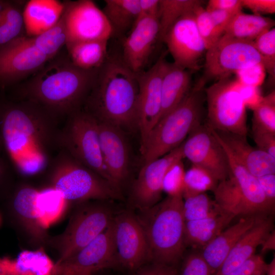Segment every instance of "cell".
I'll use <instances>...</instances> for the list:
<instances>
[{
    "label": "cell",
    "instance_id": "cell-32",
    "mask_svg": "<svg viewBox=\"0 0 275 275\" xmlns=\"http://www.w3.org/2000/svg\"><path fill=\"white\" fill-rule=\"evenodd\" d=\"M102 10L112 30L113 35L121 36L131 30L140 11L139 0H105Z\"/></svg>",
    "mask_w": 275,
    "mask_h": 275
},
{
    "label": "cell",
    "instance_id": "cell-18",
    "mask_svg": "<svg viewBox=\"0 0 275 275\" xmlns=\"http://www.w3.org/2000/svg\"><path fill=\"white\" fill-rule=\"evenodd\" d=\"M182 144L163 156L144 163L130 191L129 200L134 208L144 210L159 202L166 172L172 164L184 158Z\"/></svg>",
    "mask_w": 275,
    "mask_h": 275
},
{
    "label": "cell",
    "instance_id": "cell-6",
    "mask_svg": "<svg viewBox=\"0 0 275 275\" xmlns=\"http://www.w3.org/2000/svg\"><path fill=\"white\" fill-rule=\"evenodd\" d=\"M50 187L61 193L70 202L107 201L121 198L107 181L60 149L49 166Z\"/></svg>",
    "mask_w": 275,
    "mask_h": 275
},
{
    "label": "cell",
    "instance_id": "cell-5",
    "mask_svg": "<svg viewBox=\"0 0 275 275\" xmlns=\"http://www.w3.org/2000/svg\"><path fill=\"white\" fill-rule=\"evenodd\" d=\"M205 84L200 79L184 99L156 123L142 154L144 163L179 146L201 124Z\"/></svg>",
    "mask_w": 275,
    "mask_h": 275
},
{
    "label": "cell",
    "instance_id": "cell-45",
    "mask_svg": "<svg viewBox=\"0 0 275 275\" xmlns=\"http://www.w3.org/2000/svg\"><path fill=\"white\" fill-rule=\"evenodd\" d=\"M242 7L251 10L255 15L274 14V0H241Z\"/></svg>",
    "mask_w": 275,
    "mask_h": 275
},
{
    "label": "cell",
    "instance_id": "cell-19",
    "mask_svg": "<svg viewBox=\"0 0 275 275\" xmlns=\"http://www.w3.org/2000/svg\"><path fill=\"white\" fill-rule=\"evenodd\" d=\"M171 54L174 63L188 70H197L206 49L197 29L193 12L180 18L162 41Z\"/></svg>",
    "mask_w": 275,
    "mask_h": 275
},
{
    "label": "cell",
    "instance_id": "cell-56",
    "mask_svg": "<svg viewBox=\"0 0 275 275\" xmlns=\"http://www.w3.org/2000/svg\"><path fill=\"white\" fill-rule=\"evenodd\" d=\"M1 224V215H0V225Z\"/></svg>",
    "mask_w": 275,
    "mask_h": 275
},
{
    "label": "cell",
    "instance_id": "cell-12",
    "mask_svg": "<svg viewBox=\"0 0 275 275\" xmlns=\"http://www.w3.org/2000/svg\"><path fill=\"white\" fill-rule=\"evenodd\" d=\"M168 62L163 55L147 70L137 74L139 93L137 127L142 154L150 133L158 122L161 109V84Z\"/></svg>",
    "mask_w": 275,
    "mask_h": 275
},
{
    "label": "cell",
    "instance_id": "cell-54",
    "mask_svg": "<svg viewBox=\"0 0 275 275\" xmlns=\"http://www.w3.org/2000/svg\"><path fill=\"white\" fill-rule=\"evenodd\" d=\"M265 275H275V257L269 263H266Z\"/></svg>",
    "mask_w": 275,
    "mask_h": 275
},
{
    "label": "cell",
    "instance_id": "cell-46",
    "mask_svg": "<svg viewBox=\"0 0 275 275\" xmlns=\"http://www.w3.org/2000/svg\"><path fill=\"white\" fill-rule=\"evenodd\" d=\"M257 148L275 157V133L253 131Z\"/></svg>",
    "mask_w": 275,
    "mask_h": 275
},
{
    "label": "cell",
    "instance_id": "cell-31",
    "mask_svg": "<svg viewBox=\"0 0 275 275\" xmlns=\"http://www.w3.org/2000/svg\"><path fill=\"white\" fill-rule=\"evenodd\" d=\"M69 202L61 193L48 187L39 190L35 202L38 223L44 230L61 219L66 213Z\"/></svg>",
    "mask_w": 275,
    "mask_h": 275
},
{
    "label": "cell",
    "instance_id": "cell-20",
    "mask_svg": "<svg viewBox=\"0 0 275 275\" xmlns=\"http://www.w3.org/2000/svg\"><path fill=\"white\" fill-rule=\"evenodd\" d=\"M97 121L105 167L114 187L122 195L130 169V151L125 131L115 125Z\"/></svg>",
    "mask_w": 275,
    "mask_h": 275
},
{
    "label": "cell",
    "instance_id": "cell-14",
    "mask_svg": "<svg viewBox=\"0 0 275 275\" xmlns=\"http://www.w3.org/2000/svg\"><path fill=\"white\" fill-rule=\"evenodd\" d=\"M67 43L109 40L112 30L103 12L91 0L64 1Z\"/></svg>",
    "mask_w": 275,
    "mask_h": 275
},
{
    "label": "cell",
    "instance_id": "cell-13",
    "mask_svg": "<svg viewBox=\"0 0 275 275\" xmlns=\"http://www.w3.org/2000/svg\"><path fill=\"white\" fill-rule=\"evenodd\" d=\"M49 60L26 36L1 47L0 88H6L34 75Z\"/></svg>",
    "mask_w": 275,
    "mask_h": 275
},
{
    "label": "cell",
    "instance_id": "cell-40",
    "mask_svg": "<svg viewBox=\"0 0 275 275\" xmlns=\"http://www.w3.org/2000/svg\"><path fill=\"white\" fill-rule=\"evenodd\" d=\"M253 42L264 60V68L274 78L275 76V28L273 27L264 32Z\"/></svg>",
    "mask_w": 275,
    "mask_h": 275
},
{
    "label": "cell",
    "instance_id": "cell-8",
    "mask_svg": "<svg viewBox=\"0 0 275 275\" xmlns=\"http://www.w3.org/2000/svg\"><path fill=\"white\" fill-rule=\"evenodd\" d=\"M114 217L113 208L106 201L79 203L64 231L48 239L47 244L59 255L56 263L71 257L90 243L108 227Z\"/></svg>",
    "mask_w": 275,
    "mask_h": 275
},
{
    "label": "cell",
    "instance_id": "cell-22",
    "mask_svg": "<svg viewBox=\"0 0 275 275\" xmlns=\"http://www.w3.org/2000/svg\"><path fill=\"white\" fill-rule=\"evenodd\" d=\"M38 190L27 184H20L10 194L7 212L11 222L36 244H47L49 237L39 225L35 212Z\"/></svg>",
    "mask_w": 275,
    "mask_h": 275
},
{
    "label": "cell",
    "instance_id": "cell-34",
    "mask_svg": "<svg viewBox=\"0 0 275 275\" xmlns=\"http://www.w3.org/2000/svg\"><path fill=\"white\" fill-rule=\"evenodd\" d=\"M25 3L0 1V47L23 36V9Z\"/></svg>",
    "mask_w": 275,
    "mask_h": 275
},
{
    "label": "cell",
    "instance_id": "cell-29",
    "mask_svg": "<svg viewBox=\"0 0 275 275\" xmlns=\"http://www.w3.org/2000/svg\"><path fill=\"white\" fill-rule=\"evenodd\" d=\"M235 218L223 212L208 217L185 222V245L201 249L213 239Z\"/></svg>",
    "mask_w": 275,
    "mask_h": 275
},
{
    "label": "cell",
    "instance_id": "cell-26",
    "mask_svg": "<svg viewBox=\"0 0 275 275\" xmlns=\"http://www.w3.org/2000/svg\"><path fill=\"white\" fill-rule=\"evenodd\" d=\"M0 275H56V262L43 248L24 250L14 258L0 257Z\"/></svg>",
    "mask_w": 275,
    "mask_h": 275
},
{
    "label": "cell",
    "instance_id": "cell-9",
    "mask_svg": "<svg viewBox=\"0 0 275 275\" xmlns=\"http://www.w3.org/2000/svg\"><path fill=\"white\" fill-rule=\"evenodd\" d=\"M58 142L59 150H65L114 187L103 162L98 122L92 115L81 108L68 116L59 130Z\"/></svg>",
    "mask_w": 275,
    "mask_h": 275
},
{
    "label": "cell",
    "instance_id": "cell-53",
    "mask_svg": "<svg viewBox=\"0 0 275 275\" xmlns=\"http://www.w3.org/2000/svg\"><path fill=\"white\" fill-rule=\"evenodd\" d=\"M261 255L275 250V230H272L262 242Z\"/></svg>",
    "mask_w": 275,
    "mask_h": 275
},
{
    "label": "cell",
    "instance_id": "cell-35",
    "mask_svg": "<svg viewBox=\"0 0 275 275\" xmlns=\"http://www.w3.org/2000/svg\"><path fill=\"white\" fill-rule=\"evenodd\" d=\"M204 1L201 0H159L158 18L159 41L162 42L173 24L182 16L192 12Z\"/></svg>",
    "mask_w": 275,
    "mask_h": 275
},
{
    "label": "cell",
    "instance_id": "cell-23",
    "mask_svg": "<svg viewBox=\"0 0 275 275\" xmlns=\"http://www.w3.org/2000/svg\"><path fill=\"white\" fill-rule=\"evenodd\" d=\"M209 128L221 145L252 175L258 177L275 174V157L253 147L246 136Z\"/></svg>",
    "mask_w": 275,
    "mask_h": 275
},
{
    "label": "cell",
    "instance_id": "cell-2",
    "mask_svg": "<svg viewBox=\"0 0 275 275\" xmlns=\"http://www.w3.org/2000/svg\"><path fill=\"white\" fill-rule=\"evenodd\" d=\"M98 69H80L59 53L20 88V99L37 103L59 119L67 117L82 108Z\"/></svg>",
    "mask_w": 275,
    "mask_h": 275
},
{
    "label": "cell",
    "instance_id": "cell-7",
    "mask_svg": "<svg viewBox=\"0 0 275 275\" xmlns=\"http://www.w3.org/2000/svg\"><path fill=\"white\" fill-rule=\"evenodd\" d=\"M223 147L230 173L227 178L218 182L213 191L216 204L224 212L235 217L273 215L275 205L267 199L257 178Z\"/></svg>",
    "mask_w": 275,
    "mask_h": 275
},
{
    "label": "cell",
    "instance_id": "cell-24",
    "mask_svg": "<svg viewBox=\"0 0 275 275\" xmlns=\"http://www.w3.org/2000/svg\"><path fill=\"white\" fill-rule=\"evenodd\" d=\"M274 229L272 215L259 217L238 240L215 275H225L251 258L267 235Z\"/></svg>",
    "mask_w": 275,
    "mask_h": 275
},
{
    "label": "cell",
    "instance_id": "cell-49",
    "mask_svg": "<svg viewBox=\"0 0 275 275\" xmlns=\"http://www.w3.org/2000/svg\"><path fill=\"white\" fill-rule=\"evenodd\" d=\"M206 10L209 13L217 31L221 35H223L226 28L235 14L217 9Z\"/></svg>",
    "mask_w": 275,
    "mask_h": 275
},
{
    "label": "cell",
    "instance_id": "cell-48",
    "mask_svg": "<svg viewBox=\"0 0 275 275\" xmlns=\"http://www.w3.org/2000/svg\"><path fill=\"white\" fill-rule=\"evenodd\" d=\"M242 8L241 0H209L205 9L221 10L235 14L242 11Z\"/></svg>",
    "mask_w": 275,
    "mask_h": 275
},
{
    "label": "cell",
    "instance_id": "cell-51",
    "mask_svg": "<svg viewBox=\"0 0 275 275\" xmlns=\"http://www.w3.org/2000/svg\"><path fill=\"white\" fill-rule=\"evenodd\" d=\"M159 1V0H139L140 11L137 21L143 17L157 16Z\"/></svg>",
    "mask_w": 275,
    "mask_h": 275
},
{
    "label": "cell",
    "instance_id": "cell-42",
    "mask_svg": "<svg viewBox=\"0 0 275 275\" xmlns=\"http://www.w3.org/2000/svg\"><path fill=\"white\" fill-rule=\"evenodd\" d=\"M182 160H179L172 164L164 177L163 191L168 196H182L185 174Z\"/></svg>",
    "mask_w": 275,
    "mask_h": 275
},
{
    "label": "cell",
    "instance_id": "cell-52",
    "mask_svg": "<svg viewBox=\"0 0 275 275\" xmlns=\"http://www.w3.org/2000/svg\"><path fill=\"white\" fill-rule=\"evenodd\" d=\"M9 167L6 161L0 156V191L8 184L10 175Z\"/></svg>",
    "mask_w": 275,
    "mask_h": 275
},
{
    "label": "cell",
    "instance_id": "cell-10",
    "mask_svg": "<svg viewBox=\"0 0 275 275\" xmlns=\"http://www.w3.org/2000/svg\"><path fill=\"white\" fill-rule=\"evenodd\" d=\"M207 124L218 132L246 136V103L239 81L229 77L216 80L204 89Z\"/></svg>",
    "mask_w": 275,
    "mask_h": 275
},
{
    "label": "cell",
    "instance_id": "cell-36",
    "mask_svg": "<svg viewBox=\"0 0 275 275\" xmlns=\"http://www.w3.org/2000/svg\"><path fill=\"white\" fill-rule=\"evenodd\" d=\"M34 46L49 60L60 51L67 41V32L62 14L59 20L53 26L35 37H30Z\"/></svg>",
    "mask_w": 275,
    "mask_h": 275
},
{
    "label": "cell",
    "instance_id": "cell-33",
    "mask_svg": "<svg viewBox=\"0 0 275 275\" xmlns=\"http://www.w3.org/2000/svg\"><path fill=\"white\" fill-rule=\"evenodd\" d=\"M274 24V20L270 18L240 11L233 16L224 34L237 39L253 42L261 34L273 28Z\"/></svg>",
    "mask_w": 275,
    "mask_h": 275
},
{
    "label": "cell",
    "instance_id": "cell-25",
    "mask_svg": "<svg viewBox=\"0 0 275 275\" xmlns=\"http://www.w3.org/2000/svg\"><path fill=\"white\" fill-rule=\"evenodd\" d=\"M261 216H243L226 228L202 249L201 254L215 275L241 236Z\"/></svg>",
    "mask_w": 275,
    "mask_h": 275
},
{
    "label": "cell",
    "instance_id": "cell-27",
    "mask_svg": "<svg viewBox=\"0 0 275 275\" xmlns=\"http://www.w3.org/2000/svg\"><path fill=\"white\" fill-rule=\"evenodd\" d=\"M64 9V2L58 0L26 2L23 18L26 36L35 37L51 28L59 20Z\"/></svg>",
    "mask_w": 275,
    "mask_h": 275
},
{
    "label": "cell",
    "instance_id": "cell-57",
    "mask_svg": "<svg viewBox=\"0 0 275 275\" xmlns=\"http://www.w3.org/2000/svg\"><path fill=\"white\" fill-rule=\"evenodd\" d=\"M94 275V274H93Z\"/></svg>",
    "mask_w": 275,
    "mask_h": 275
},
{
    "label": "cell",
    "instance_id": "cell-4",
    "mask_svg": "<svg viewBox=\"0 0 275 275\" xmlns=\"http://www.w3.org/2000/svg\"><path fill=\"white\" fill-rule=\"evenodd\" d=\"M183 205L182 195L168 196L136 214L146 236L151 262L175 266L182 258L185 246Z\"/></svg>",
    "mask_w": 275,
    "mask_h": 275
},
{
    "label": "cell",
    "instance_id": "cell-11",
    "mask_svg": "<svg viewBox=\"0 0 275 275\" xmlns=\"http://www.w3.org/2000/svg\"><path fill=\"white\" fill-rule=\"evenodd\" d=\"M204 74L201 79L216 80L233 73L261 65L264 60L253 42L237 39L223 34L205 52Z\"/></svg>",
    "mask_w": 275,
    "mask_h": 275
},
{
    "label": "cell",
    "instance_id": "cell-28",
    "mask_svg": "<svg viewBox=\"0 0 275 275\" xmlns=\"http://www.w3.org/2000/svg\"><path fill=\"white\" fill-rule=\"evenodd\" d=\"M190 71L174 63H167L162 80L161 109L159 120L177 106L190 90Z\"/></svg>",
    "mask_w": 275,
    "mask_h": 275
},
{
    "label": "cell",
    "instance_id": "cell-41",
    "mask_svg": "<svg viewBox=\"0 0 275 275\" xmlns=\"http://www.w3.org/2000/svg\"><path fill=\"white\" fill-rule=\"evenodd\" d=\"M195 23L206 50L222 36L217 31L208 12L203 5L193 11Z\"/></svg>",
    "mask_w": 275,
    "mask_h": 275
},
{
    "label": "cell",
    "instance_id": "cell-30",
    "mask_svg": "<svg viewBox=\"0 0 275 275\" xmlns=\"http://www.w3.org/2000/svg\"><path fill=\"white\" fill-rule=\"evenodd\" d=\"M108 40H95L67 43L66 47L71 62L84 70L99 68L108 57Z\"/></svg>",
    "mask_w": 275,
    "mask_h": 275
},
{
    "label": "cell",
    "instance_id": "cell-39",
    "mask_svg": "<svg viewBox=\"0 0 275 275\" xmlns=\"http://www.w3.org/2000/svg\"><path fill=\"white\" fill-rule=\"evenodd\" d=\"M252 131L275 133V91L261 97L253 108Z\"/></svg>",
    "mask_w": 275,
    "mask_h": 275
},
{
    "label": "cell",
    "instance_id": "cell-47",
    "mask_svg": "<svg viewBox=\"0 0 275 275\" xmlns=\"http://www.w3.org/2000/svg\"><path fill=\"white\" fill-rule=\"evenodd\" d=\"M175 266L152 262L138 269L134 275H178Z\"/></svg>",
    "mask_w": 275,
    "mask_h": 275
},
{
    "label": "cell",
    "instance_id": "cell-3",
    "mask_svg": "<svg viewBox=\"0 0 275 275\" xmlns=\"http://www.w3.org/2000/svg\"><path fill=\"white\" fill-rule=\"evenodd\" d=\"M139 83L120 57L108 56L98 69L82 108L96 120L125 131L138 129Z\"/></svg>",
    "mask_w": 275,
    "mask_h": 275
},
{
    "label": "cell",
    "instance_id": "cell-55",
    "mask_svg": "<svg viewBox=\"0 0 275 275\" xmlns=\"http://www.w3.org/2000/svg\"><path fill=\"white\" fill-rule=\"evenodd\" d=\"M2 150H3V146H2V142H1V139H0V152H2Z\"/></svg>",
    "mask_w": 275,
    "mask_h": 275
},
{
    "label": "cell",
    "instance_id": "cell-43",
    "mask_svg": "<svg viewBox=\"0 0 275 275\" xmlns=\"http://www.w3.org/2000/svg\"><path fill=\"white\" fill-rule=\"evenodd\" d=\"M178 275H214L201 252H194L185 258Z\"/></svg>",
    "mask_w": 275,
    "mask_h": 275
},
{
    "label": "cell",
    "instance_id": "cell-16",
    "mask_svg": "<svg viewBox=\"0 0 275 275\" xmlns=\"http://www.w3.org/2000/svg\"><path fill=\"white\" fill-rule=\"evenodd\" d=\"M114 240L119 264L138 270L149 260V249L143 229L136 215L129 210L114 216Z\"/></svg>",
    "mask_w": 275,
    "mask_h": 275
},
{
    "label": "cell",
    "instance_id": "cell-38",
    "mask_svg": "<svg viewBox=\"0 0 275 275\" xmlns=\"http://www.w3.org/2000/svg\"><path fill=\"white\" fill-rule=\"evenodd\" d=\"M183 199V212L185 222L214 216L224 211L206 193Z\"/></svg>",
    "mask_w": 275,
    "mask_h": 275
},
{
    "label": "cell",
    "instance_id": "cell-37",
    "mask_svg": "<svg viewBox=\"0 0 275 275\" xmlns=\"http://www.w3.org/2000/svg\"><path fill=\"white\" fill-rule=\"evenodd\" d=\"M218 181L208 171L191 164L185 171L183 198L194 196L215 189Z\"/></svg>",
    "mask_w": 275,
    "mask_h": 275
},
{
    "label": "cell",
    "instance_id": "cell-44",
    "mask_svg": "<svg viewBox=\"0 0 275 275\" xmlns=\"http://www.w3.org/2000/svg\"><path fill=\"white\" fill-rule=\"evenodd\" d=\"M265 262L261 254H255L240 266L225 275H265Z\"/></svg>",
    "mask_w": 275,
    "mask_h": 275
},
{
    "label": "cell",
    "instance_id": "cell-17",
    "mask_svg": "<svg viewBox=\"0 0 275 275\" xmlns=\"http://www.w3.org/2000/svg\"><path fill=\"white\" fill-rule=\"evenodd\" d=\"M182 146L184 158L191 164L205 169L218 182L228 177L230 167L225 150L207 125L201 124L195 129Z\"/></svg>",
    "mask_w": 275,
    "mask_h": 275
},
{
    "label": "cell",
    "instance_id": "cell-15",
    "mask_svg": "<svg viewBox=\"0 0 275 275\" xmlns=\"http://www.w3.org/2000/svg\"><path fill=\"white\" fill-rule=\"evenodd\" d=\"M117 264L112 221L84 248L64 261L56 263V275H93L97 271Z\"/></svg>",
    "mask_w": 275,
    "mask_h": 275
},
{
    "label": "cell",
    "instance_id": "cell-1",
    "mask_svg": "<svg viewBox=\"0 0 275 275\" xmlns=\"http://www.w3.org/2000/svg\"><path fill=\"white\" fill-rule=\"evenodd\" d=\"M59 119L30 100L0 101V139L15 169L22 175L47 169L59 150Z\"/></svg>",
    "mask_w": 275,
    "mask_h": 275
},
{
    "label": "cell",
    "instance_id": "cell-21",
    "mask_svg": "<svg viewBox=\"0 0 275 275\" xmlns=\"http://www.w3.org/2000/svg\"><path fill=\"white\" fill-rule=\"evenodd\" d=\"M159 34L158 15L147 16L138 20L124 40L121 58L134 73L144 71L159 41Z\"/></svg>",
    "mask_w": 275,
    "mask_h": 275
},
{
    "label": "cell",
    "instance_id": "cell-50",
    "mask_svg": "<svg viewBox=\"0 0 275 275\" xmlns=\"http://www.w3.org/2000/svg\"><path fill=\"white\" fill-rule=\"evenodd\" d=\"M256 178L267 199L275 205V174L264 175Z\"/></svg>",
    "mask_w": 275,
    "mask_h": 275
}]
</instances>
